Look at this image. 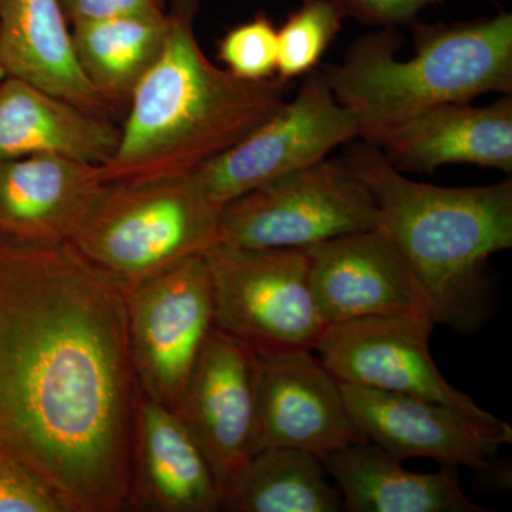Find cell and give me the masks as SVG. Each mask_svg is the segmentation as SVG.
I'll return each instance as SVG.
<instances>
[{"label": "cell", "mask_w": 512, "mask_h": 512, "mask_svg": "<svg viewBox=\"0 0 512 512\" xmlns=\"http://www.w3.org/2000/svg\"><path fill=\"white\" fill-rule=\"evenodd\" d=\"M140 399L121 286L73 242L0 237V447L67 511L126 510Z\"/></svg>", "instance_id": "1"}, {"label": "cell", "mask_w": 512, "mask_h": 512, "mask_svg": "<svg viewBox=\"0 0 512 512\" xmlns=\"http://www.w3.org/2000/svg\"><path fill=\"white\" fill-rule=\"evenodd\" d=\"M198 0H175L157 62L128 100L119 144L100 165L107 184L190 177L285 104L281 77L244 80L211 62L198 43Z\"/></svg>", "instance_id": "2"}, {"label": "cell", "mask_w": 512, "mask_h": 512, "mask_svg": "<svg viewBox=\"0 0 512 512\" xmlns=\"http://www.w3.org/2000/svg\"><path fill=\"white\" fill-rule=\"evenodd\" d=\"M372 194L377 225L419 279L434 325L471 333L490 311L488 258L512 247V181L448 188L417 183L359 140L343 156Z\"/></svg>", "instance_id": "3"}, {"label": "cell", "mask_w": 512, "mask_h": 512, "mask_svg": "<svg viewBox=\"0 0 512 512\" xmlns=\"http://www.w3.org/2000/svg\"><path fill=\"white\" fill-rule=\"evenodd\" d=\"M413 40L416 55L402 62L399 28H380L355 40L342 63L322 69L366 143L431 107L512 94L511 13L451 25L413 22Z\"/></svg>", "instance_id": "4"}, {"label": "cell", "mask_w": 512, "mask_h": 512, "mask_svg": "<svg viewBox=\"0 0 512 512\" xmlns=\"http://www.w3.org/2000/svg\"><path fill=\"white\" fill-rule=\"evenodd\" d=\"M220 214L191 175L109 184L72 242L126 292L220 244Z\"/></svg>", "instance_id": "5"}, {"label": "cell", "mask_w": 512, "mask_h": 512, "mask_svg": "<svg viewBox=\"0 0 512 512\" xmlns=\"http://www.w3.org/2000/svg\"><path fill=\"white\" fill-rule=\"evenodd\" d=\"M204 256L218 329L258 355L315 350L329 325L313 295L305 249L220 242Z\"/></svg>", "instance_id": "6"}, {"label": "cell", "mask_w": 512, "mask_h": 512, "mask_svg": "<svg viewBox=\"0 0 512 512\" xmlns=\"http://www.w3.org/2000/svg\"><path fill=\"white\" fill-rule=\"evenodd\" d=\"M372 194L345 160H322L228 202L222 244L254 249H306L376 228Z\"/></svg>", "instance_id": "7"}, {"label": "cell", "mask_w": 512, "mask_h": 512, "mask_svg": "<svg viewBox=\"0 0 512 512\" xmlns=\"http://www.w3.org/2000/svg\"><path fill=\"white\" fill-rule=\"evenodd\" d=\"M124 293L138 389L147 399L175 412L215 328L214 295L205 256L175 262Z\"/></svg>", "instance_id": "8"}, {"label": "cell", "mask_w": 512, "mask_h": 512, "mask_svg": "<svg viewBox=\"0 0 512 512\" xmlns=\"http://www.w3.org/2000/svg\"><path fill=\"white\" fill-rule=\"evenodd\" d=\"M355 138H360L355 116L336 100L322 70H313L295 99L191 178L221 210L262 185L325 160Z\"/></svg>", "instance_id": "9"}, {"label": "cell", "mask_w": 512, "mask_h": 512, "mask_svg": "<svg viewBox=\"0 0 512 512\" xmlns=\"http://www.w3.org/2000/svg\"><path fill=\"white\" fill-rule=\"evenodd\" d=\"M433 328L420 316L349 320L328 326L315 350L340 383L446 404L488 429L512 433L510 424L485 412L441 375L430 353Z\"/></svg>", "instance_id": "10"}, {"label": "cell", "mask_w": 512, "mask_h": 512, "mask_svg": "<svg viewBox=\"0 0 512 512\" xmlns=\"http://www.w3.org/2000/svg\"><path fill=\"white\" fill-rule=\"evenodd\" d=\"M259 356L215 326L175 413L210 464L222 497L256 453Z\"/></svg>", "instance_id": "11"}, {"label": "cell", "mask_w": 512, "mask_h": 512, "mask_svg": "<svg viewBox=\"0 0 512 512\" xmlns=\"http://www.w3.org/2000/svg\"><path fill=\"white\" fill-rule=\"evenodd\" d=\"M305 252L313 295L329 326L380 316H420L434 323L429 296L379 228L342 235Z\"/></svg>", "instance_id": "12"}, {"label": "cell", "mask_w": 512, "mask_h": 512, "mask_svg": "<svg viewBox=\"0 0 512 512\" xmlns=\"http://www.w3.org/2000/svg\"><path fill=\"white\" fill-rule=\"evenodd\" d=\"M353 423L366 440L399 460L429 458L443 467L493 474L498 448L512 433L488 429L453 407L340 383Z\"/></svg>", "instance_id": "13"}, {"label": "cell", "mask_w": 512, "mask_h": 512, "mask_svg": "<svg viewBox=\"0 0 512 512\" xmlns=\"http://www.w3.org/2000/svg\"><path fill=\"white\" fill-rule=\"evenodd\" d=\"M258 356L256 453L298 448L323 461L366 440L350 417L339 380L313 350Z\"/></svg>", "instance_id": "14"}, {"label": "cell", "mask_w": 512, "mask_h": 512, "mask_svg": "<svg viewBox=\"0 0 512 512\" xmlns=\"http://www.w3.org/2000/svg\"><path fill=\"white\" fill-rule=\"evenodd\" d=\"M107 185L100 165L72 158L0 161V237L28 244L72 242Z\"/></svg>", "instance_id": "15"}, {"label": "cell", "mask_w": 512, "mask_h": 512, "mask_svg": "<svg viewBox=\"0 0 512 512\" xmlns=\"http://www.w3.org/2000/svg\"><path fill=\"white\" fill-rule=\"evenodd\" d=\"M126 510L222 511V493L191 431L174 410L141 394Z\"/></svg>", "instance_id": "16"}, {"label": "cell", "mask_w": 512, "mask_h": 512, "mask_svg": "<svg viewBox=\"0 0 512 512\" xmlns=\"http://www.w3.org/2000/svg\"><path fill=\"white\" fill-rule=\"evenodd\" d=\"M373 146L402 173L473 164L512 173V97L484 107L447 103L421 111Z\"/></svg>", "instance_id": "17"}, {"label": "cell", "mask_w": 512, "mask_h": 512, "mask_svg": "<svg viewBox=\"0 0 512 512\" xmlns=\"http://www.w3.org/2000/svg\"><path fill=\"white\" fill-rule=\"evenodd\" d=\"M0 67L94 116L116 110L77 62L60 0H0Z\"/></svg>", "instance_id": "18"}, {"label": "cell", "mask_w": 512, "mask_h": 512, "mask_svg": "<svg viewBox=\"0 0 512 512\" xmlns=\"http://www.w3.org/2000/svg\"><path fill=\"white\" fill-rule=\"evenodd\" d=\"M120 128L28 82H0V161L60 156L103 165L119 144Z\"/></svg>", "instance_id": "19"}, {"label": "cell", "mask_w": 512, "mask_h": 512, "mask_svg": "<svg viewBox=\"0 0 512 512\" xmlns=\"http://www.w3.org/2000/svg\"><path fill=\"white\" fill-rule=\"evenodd\" d=\"M326 473L338 485L343 511L349 512H483L468 500L457 468L434 474L414 473L403 461L360 440L323 460Z\"/></svg>", "instance_id": "20"}, {"label": "cell", "mask_w": 512, "mask_h": 512, "mask_svg": "<svg viewBox=\"0 0 512 512\" xmlns=\"http://www.w3.org/2000/svg\"><path fill=\"white\" fill-rule=\"evenodd\" d=\"M170 29V13H147L74 23L77 62L87 80L116 109L130 100L157 62Z\"/></svg>", "instance_id": "21"}, {"label": "cell", "mask_w": 512, "mask_h": 512, "mask_svg": "<svg viewBox=\"0 0 512 512\" xmlns=\"http://www.w3.org/2000/svg\"><path fill=\"white\" fill-rule=\"evenodd\" d=\"M222 511L339 512L343 500L320 458L298 448L269 447L225 491Z\"/></svg>", "instance_id": "22"}, {"label": "cell", "mask_w": 512, "mask_h": 512, "mask_svg": "<svg viewBox=\"0 0 512 512\" xmlns=\"http://www.w3.org/2000/svg\"><path fill=\"white\" fill-rule=\"evenodd\" d=\"M345 19L330 0H302L278 29V73L285 82L312 72Z\"/></svg>", "instance_id": "23"}, {"label": "cell", "mask_w": 512, "mask_h": 512, "mask_svg": "<svg viewBox=\"0 0 512 512\" xmlns=\"http://www.w3.org/2000/svg\"><path fill=\"white\" fill-rule=\"evenodd\" d=\"M218 57L239 79H271L278 70V30L261 13L229 30L218 47Z\"/></svg>", "instance_id": "24"}, {"label": "cell", "mask_w": 512, "mask_h": 512, "mask_svg": "<svg viewBox=\"0 0 512 512\" xmlns=\"http://www.w3.org/2000/svg\"><path fill=\"white\" fill-rule=\"evenodd\" d=\"M0 512H69L50 485L0 447Z\"/></svg>", "instance_id": "25"}, {"label": "cell", "mask_w": 512, "mask_h": 512, "mask_svg": "<svg viewBox=\"0 0 512 512\" xmlns=\"http://www.w3.org/2000/svg\"><path fill=\"white\" fill-rule=\"evenodd\" d=\"M343 13L352 18L377 26V28H399L416 20L421 10L440 0H330Z\"/></svg>", "instance_id": "26"}, {"label": "cell", "mask_w": 512, "mask_h": 512, "mask_svg": "<svg viewBox=\"0 0 512 512\" xmlns=\"http://www.w3.org/2000/svg\"><path fill=\"white\" fill-rule=\"evenodd\" d=\"M67 22L82 23L126 15L165 12L164 0H60Z\"/></svg>", "instance_id": "27"}, {"label": "cell", "mask_w": 512, "mask_h": 512, "mask_svg": "<svg viewBox=\"0 0 512 512\" xmlns=\"http://www.w3.org/2000/svg\"><path fill=\"white\" fill-rule=\"evenodd\" d=\"M3 74V70H2V67H0V76H2Z\"/></svg>", "instance_id": "28"}, {"label": "cell", "mask_w": 512, "mask_h": 512, "mask_svg": "<svg viewBox=\"0 0 512 512\" xmlns=\"http://www.w3.org/2000/svg\"><path fill=\"white\" fill-rule=\"evenodd\" d=\"M440 2H443V0H440Z\"/></svg>", "instance_id": "29"}]
</instances>
